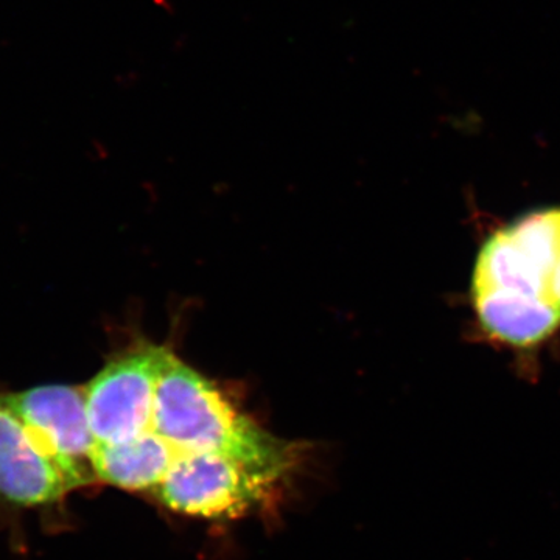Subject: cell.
Listing matches in <instances>:
<instances>
[{
    "label": "cell",
    "mask_w": 560,
    "mask_h": 560,
    "mask_svg": "<svg viewBox=\"0 0 560 560\" xmlns=\"http://www.w3.org/2000/svg\"><path fill=\"white\" fill-rule=\"evenodd\" d=\"M154 431L180 453H219L276 481L293 460L289 442L267 433L168 350L158 383Z\"/></svg>",
    "instance_id": "6da1fadb"
},
{
    "label": "cell",
    "mask_w": 560,
    "mask_h": 560,
    "mask_svg": "<svg viewBox=\"0 0 560 560\" xmlns=\"http://www.w3.org/2000/svg\"><path fill=\"white\" fill-rule=\"evenodd\" d=\"M167 352L162 346H136L84 386L95 444H120L154 430L158 383Z\"/></svg>",
    "instance_id": "7a4b0ae2"
},
{
    "label": "cell",
    "mask_w": 560,
    "mask_h": 560,
    "mask_svg": "<svg viewBox=\"0 0 560 560\" xmlns=\"http://www.w3.org/2000/svg\"><path fill=\"white\" fill-rule=\"evenodd\" d=\"M0 405L24 423L40 451L60 467L72 489L95 480L91 467L95 440L88 420L84 388L49 385L0 393Z\"/></svg>",
    "instance_id": "3957f363"
},
{
    "label": "cell",
    "mask_w": 560,
    "mask_h": 560,
    "mask_svg": "<svg viewBox=\"0 0 560 560\" xmlns=\"http://www.w3.org/2000/svg\"><path fill=\"white\" fill-rule=\"evenodd\" d=\"M272 482L230 456L180 453L158 492L180 514L235 518L264 501Z\"/></svg>",
    "instance_id": "277c9868"
},
{
    "label": "cell",
    "mask_w": 560,
    "mask_h": 560,
    "mask_svg": "<svg viewBox=\"0 0 560 560\" xmlns=\"http://www.w3.org/2000/svg\"><path fill=\"white\" fill-rule=\"evenodd\" d=\"M72 486L31 436L24 423L0 405V497L22 508L61 500Z\"/></svg>",
    "instance_id": "5b68a950"
},
{
    "label": "cell",
    "mask_w": 560,
    "mask_h": 560,
    "mask_svg": "<svg viewBox=\"0 0 560 560\" xmlns=\"http://www.w3.org/2000/svg\"><path fill=\"white\" fill-rule=\"evenodd\" d=\"M475 308L490 337L528 348L550 337L560 324V305L550 298L512 290L474 291Z\"/></svg>",
    "instance_id": "8992f818"
},
{
    "label": "cell",
    "mask_w": 560,
    "mask_h": 560,
    "mask_svg": "<svg viewBox=\"0 0 560 560\" xmlns=\"http://www.w3.org/2000/svg\"><path fill=\"white\" fill-rule=\"evenodd\" d=\"M180 452L158 431L120 444H95L91 455L95 480L125 490L160 488Z\"/></svg>",
    "instance_id": "52a82bcc"
},
{
    "label": "cell",
    "mask_w": 560,
    "mask_h": 560,
    "mask_svg": "<svg viewBox=\"0 0 560 560\" xmlns=\"http://www.w3.org/2000/svg\"><path fill=\"white\" fill-rule=\"evenodd\" d=\"M480 290L521 291L551 300L550 282L526 259L504 230L490 237L478 257L474 291Z\"/></svg>",
    "instance_id": "ba28073f"
},
{
    "label": "cell",
    "mask_w": 560,
    "mask_h": 560,
    "mask_svg": "<svg viewBox=\"0 0 560 560\" xmlns=\"http://www.w3.org/2000/svg\"><path fill=\"white\" fill-rule=\"evenodd\" d=\"M550 294L551 300L558 302L560 305V259L558 267H556L555 275H552Z\"/></svg>",
    "instance_id": "9c48e42d"
}]
</instances>
